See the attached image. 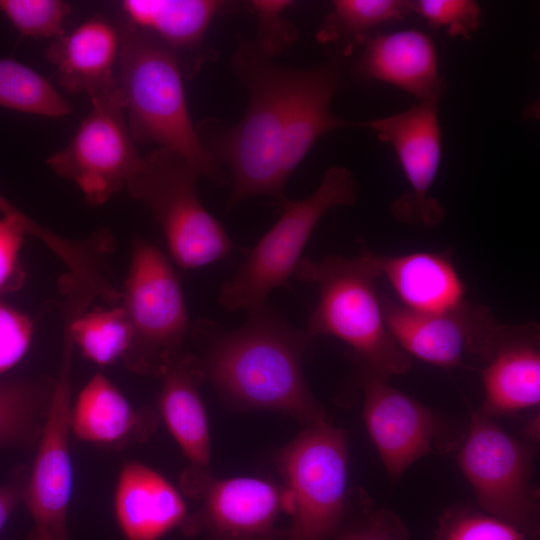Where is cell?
Returning a JSON list of instances; mask_svg holds the SVG:
<instances>
[{"instance_id": "cell-1", "label": "cell", "mask_w": 540, "mask_h": 540, "mask_svg": "<svg viewBox=\"0 0 540 540\" xmlns=\"http://www.w3.org/2000/svg\"><path fill=\"white\" fill-rule=\"evenodd\" d=\"M247 313L246 322L231 330L205 318L191 324L204 380L239 407L286 413L305 425L325 420L303 374L313 336L266 303Z\"/></svg>"}, {"instance_id": "cell-2", "label": "cell", "mask_w": 540, "mask_h": 540, "mask_svg": "<svg viewBox=\"0 0 540 540\" xmlns=\"http://www.w3.org/2000/svg\"><path fill=\"white\" fill-rule=\"evenodd\" d=\"M119 29L116 77L134 142L155 143L181 156L199 176L225 183V174L191 120L177 55L127 22Z\"/></svg>"}, {"instance_id": "cell-3", "label": "cell", "mask_w": 540, "mask_h": 540, "mask_svg": "<svg viewBox=\"0 0 540 540\" xmlns=\"http://www.w3.org/2000/svg\"><path fill=\"white\" fill-rule=\"evenodd\" d=\"M233 68L247 91V107L238 124L222 133L209 154L228 166V209L256 196L283 203L286 182L281 172L283 110L289 68L266 56L255 41L241 42Z\"/></svg>"}, {"instance_id": "cell-4", "label": "cell", "mask_w": 540, "mask_h": 540, "mask_svg": "<svg viewBox=\"0 0 540 540\" xmlns=\"http://www.w3.org/2000/svg\"><path fill=\"white\" fill-rule=\"evenodd\" d=\"M294 275L317 285L319 298L306 331L344 342L360 371L389 379L406 373L411 358L390 334L373 275L359 256H329L321 261L302 258Z\"/></svg>"}, {"instance_id": "cell-5", "label": "cell", "mask_w": 540, "mask_h": 540, "mask_svg": "<svg viewBox=\"0 0 540 540\" xmlns=\"http://www.w3.org/2000/svg\"><path fill=\"white\" fill-rule=\"evenodd\" d=\"M357 199L353 174L343 166L324 173L317 189L300 200H286L276 223L247 253L236 274L221 287L219 303L228 311L250 312L274 289L287 286L320 219L332 208Z\"/></svg>"}, {"instance_id": "cell-6", "label": "cell", "mask_w": 540, "mask_h": 540, "mask_svg": "<svg viewBox=\"0 0 540 540\" xmlns=\"http://www.w3.org/2000/svg\"><path fill=\"white\" fill-rule=\"evenodd\" d=\"M290 497L291 525L284 540H328L349 515L348 440L326 419L305 429L276 458Z\"/></svg>"}, {"instance_id": "cell-7", "label": "cell", "mask_w": 540, "mask_h": 540, "mask_svg": "<svg viewBox=\"0 0 540 540\" xmlns=\"http://www.w3.org/2000/svg\"><path fill=\"white\" fill-rule=\"evenodd\" d=\"M198 177L181 156L158 147L143 156L125 188L159 223L172 259L183 269L217 262L233 250L224 228L199 200Z\"/></svg>"}, {"instance_id": "cell-8", "label": "cell", "mask_w": 540, "mask_h": 540, "mask_svg": "<svg viewBox=\"0 0 540 540\" xmlns=\"http://www.w3.org/2000/svg\"><path fill=\"white\" fill-rule=\"evenodd\" d=\"M119 305L132 337L122 360L132 372L160 377L166 365L184 353L190 326L177 275L165 254L152 243L133 239Z\"/></svg>"}, {"instance_id": "cell-9", "label": "cell", "mask_w": 540, "mask_h": 540, "mask_svg": "<svg viewBox=\"0 0 540 540\" xmlns=\"http://www.w3.org/2000/svg\"><path fill=\"white\" fill-rule=\"evenodd\" d=\"M535 446L507 433L495 420L471 409L457 463L474 490L479 509L539 536V491Z\"/></svg>"}, {"instance_id": "cell-10", "label": "cell", "mask_w": 540, "mask_h": 540, "mask_svg": "<svg viewBox=\"0 0 540 540\" xmlns=\"http://www.w3.org/2000/svg\"><path fill=\"white\" fill-rule=\"evenodd\" d=\"M90 100L92 108L70 142L46 164L74 182L88 205L100 206L126 188L143 156L129 132L119 86Z\"/></svg>"}, {"instance_id": "cell-11", "label": "cell", "mask_w": 540, "mask_h": 540, "mask_svg": "<svg viewBox=\"0 0 540 540\" xmlns=\"http://www.w3.org/2000/svg\"><path fill=\"white\" fill-rule=\"evenodd\" d=\"M181 488L199 500L181 529L187 535L206 534L207 540H284L276 522L289 514L290 497L284 486L257 477L216 478L210 470L187 469Z\"/></svg>"}, {"instance_id": "cell-12", "label": "cell", "mask_w": 540, "mask_h": 540, "mask_svg": "<svg viewBox=\"0 0 540 540\" xmlns=\"http://www.w3.org/2000/svg\"><path fill=\"white\" fill-rule=\"evenodd\" d=\"M74 347L69 319L65 318L60 368L23 496L33 521L27 540H68L67 514L73 488L69 415Z\"/></svg>"}, {"instance_id": "cell-13", "label": "cell", "mask_w": 540, "mask_h": 540, "mask_svg": "<svg viewBox=\"0 0 540 540\" xmlns=\"http://www.w3.org/2000/svg\"><path fill=\"white\" fill-rule=\"evenodd\" d=\"M363 418L392 482L421 458L458 448L464 433L387 378L360 371Z\"/></svg>"}, {"instance_id": "cell-14", "label": "cell", "mask_w": 540, "mask_h": 540, "mask_svg": "<svg viewBox=\"0 0 540 540\" xmlns=\"http://www.w3.org/2000/svg\"><path fill=\"white\" fill-rule=\"evenodd\" d=\"M439 102L421 100L405 111L357 124L394 149L409 185L410 190L392 203L393 216L424 227L438 225L445 216L441 203L430 196L442 156Z\"/></svg>"}, {"instance_id": "cell-15", "label": "cell", "mask_w": 540, "mask_h": 540, "mask_svg": "<svg viewBox=\"0 0 540 540\" xmlns=\"http://www.w3.org/2000/svg\"><path fill=\"white\" fill-rule=\"evenodd\" d=\"M385 321L397 345L411 358L441 368L463 367L473 354L487 360L503 324L490 309L467 301L445 313L411 311L381 295Z\"/></svg>"}, {"instance_id": "cell-16", "label": "cell", "mask_w": 540, "mask_h": 540, "mask_svg": "<svg viewBox=\"0 0 540 540\" xmlns=\"http://www.w3.org/2000/svg\"><path fill=\"white\" fill-rule=\"evenodd\" d=\"M342 81L339 64L290 69L283 110L281 172L285 182L324 134L353 126L331 111Z\"/></svg>"}, {"instance_id": "cell-17", "label": "cell", "mask_w": 540, "mask_h": 540, "mask_svg": "<svg viewBox=\"0 0 540 540\" xmlns=\"http://www.w3.org/2000/svg\"><path fill=\"white\" fill-rule=\"evenodd\" d=\"M359 257L374 278L383 277L405 308L445 313L466 302V286L449 252L380 255L368 250Z\"/></svg>"}, {"instance_id": "cell-18", "label": "cell", "mask_w": 540, "mask_h": 540, "mask_svg": "<svg viewBox=\"0 0 540 540\" xmlns=\"http://www.w3.org/2000/svg\"><path fill=\"white\" fill-rule=\"evenodd\" d=\"M539 337L535 323L503 324L481 370L484 400L478 411L495 418L539 406Z\"/></svg>"}, {"instance_id": "cell-19", "label": "cell", "mask_w": 540, "mask_h": 540, "mask_svg": "<svg viewBox=\"0 0 540 540\" xmlns=\"http://www.w3.org/2000/svg\"><path fill=\"white\" fill-rule=\"evenodd\" d=\"M363 46L355 67L361 79L390 84L418 101L440 99L446 90L436 46L427 33L411 28L377 34Z\"/></svg>"}, {"instance_id": "cell-20", "label": "cell", "mask_w": 540, "mask_h": 540, "mask_svg": "<svg viewBox=\"0 0 540 540\" xmlns=\"http://www.w3.org/2000/svg\"><path fill=\"white\" fill-rule=\"evenodd\" d=\"M115 517L126 540H160L188 516L181 493L162 474L139 462L125 463L114 494Z\"/></svg>"}, {"instance_id": "cell-21", "label": "cell", "mask_w": 540, "mask_h": 540, "mask_svg": "<svg viewBox=\"0 0 540 540\" xmlns=\"http://www.w3.org/2000/svg\"><path fill=\"white\" fill-rule=\"evenodd\" d=\"M119 48L120 29L94 17L55 39L46 56L63 89L93 98L118 88L114 68Z\"/></svg>"}, {"instance_id": "cell-22", "label": "cell", "mask_w": 540, "mask_h": 540, "mask_svg": "<svg viewBox=\"0 0 540 540\" xmlns=\"http://www.w3.org/2000/svg\"><path fill=\"white\" fill-rule=\"evenodd\" d=\"M157 423L153 410L133 407L101 373L83 387L69 415L70 431L79 440L115 448L148 439Z\"/></svg>"}, {"instance_id": "cell-23", "label": "cell", "mask_w": 540, "mask_h": 540, "mask_svg": "<svg viewBox=\"0 0 540 540\" xmlns=\"http://www.w3.org/2000/svg\"><path fill=\"white\" fill-rule=\"evenodd\" d=\"M159 410L170 433L189 460L188 469L210 470V434L198 387L204 381L195 355L172 359L161 373Z\"/></svg>"}, {"instance_id": "cell-24", "label": "cell", "mask_w": 540, "mask_h": 540, "mask_svg": "<svg viewBox=\"0 0 540 540\" xmlns=\"http://www.w3.org/2000/svg\"><path fill=\"white\" fill-rule=\"evenodd\" d=\"M223 5L217 0H125L121 4L128 24L158 38L177 57L202 44Z\"/></svg>"}, {"instance_id": "cell-25", "label": "cell", "mask_w": 540, "mask_h": 540, "mask_svg": "<svg viewBox=\"0 0 540 540\" xmlns=\"http://www.w3.org/2000/svg\"><path fill=\"white\" fill-rule=\"evenodd\" d=\"M54 379L0 382V447L38 441L49 409Z\"/></svg>"}, {"instance_id": "cell-26", "label": "cell", "mask_w": 540, "mask_h": 540, "mask_svg": "<svg viewBox=\"0 0 540 540\" xmlns=\"http://www.w3.org/2000/svg\"><path fill=\"white\" fill-rule=\"evenodd\" d=\"M412 13L411 1L336 0L318 32L323 43L344 45V52L363 45L382 25L402 20Z\"/></svg>"}, {"instance_id": "cell-27", "label": "cell", "mask_w": 540, "mask_h": 540, "mask_svg": "<svg viewBox=\"0 0 540 540\" xmlns=\"http://www.w3.org/2000/svg\"><path fill=\"white\" fill-rule=\"evenodd\" d=\"M0 106L53 118L71 113L70 103L45 76L11 58H0Z\"/></svg>"}, {"instance_id": "cell-28", "label": "cell", "mask_w": 540, "mask_h": 540, "mask_svg": "<svg viewBox=\"0 0 540 540\" xmlns=\"http://www.w3.org/2000/svg\"><path fill=\"white\" fill-rule=\"evenodd\" d=\"M434 540H537L499 518L467 506L443 511Z\"/></svg>"}, {"instance_id": "cell-29", "label": "cell", "mask_w": 540, "mask_h": 540, "mask_svg": "<svg viewBox=\"0 0 540 540\" xmlns=\"http://www.w3.org/2000/svg\"><path fill=\"white\" fill-rule=\"evenodd\" d=\"M0 11L22 35L55 40L72 8L62 0H0Z\"/></svg>"}, {"instance_id": "cell-30", "label": "cell", "mask_w": 540, "mask_h": 540, "mask_svg": "<svg viewBox=\"0 0 540 540\" xmlns=\"http://www.w3.org/2000/svg\"><path fill=\"white\" fill-rule=\"evenodd\" d=\"M411 9L450 36L468 39L481 25V8L473 0H417L411 1Z\"/></svg>"}, {"instance_id": "cell-31", "label": "cell", "mask_w": 540, "mask_h": 540, "mask_svg": "<svg viewBox=\"0 0 540 540\" xmlns=\"http://www.w3.org/2000/svg\"><path fill=\"white\" fill-rule=\"evenodd\" d=\"M293 2L285 0H255L252 7L259 22L258 48L272 58L296 38L294 26L283 18V12Z\"/></svg>"}, {"instance_id": "cell-32", "label": "cell", "mask_w": 540, "mask_h": 540, "mask_svg": "<svg viewBox=\"0 0 540 540\" xmlns=\"http://www.w3.org/2000/svg\"><path fill=\"white\" fill-rule=\"evenodd\" d=\"M337 540H408L403 521L387 509H373L366 501L359 518L345 522Z\"/></svg>"}, {"instance_id": "cell-33", "label": "cell", "mask_w": 540, "mask_h": 540, "mask_svg": "<svg viewBox=\"0 0 540 540\" xmlns=\"http://www.w3.org/2000/svg\"><path fill=\"white\" fill-rule=\"evenodd\" d=\"M26 234L27 227L18 218H0V295L16 291L24 283L20 251Z\"/></svg>"}, {"instance_id": "cell-34", "label": "cell", "mask_w": 540, "mask_h": 540, "mask_svg": "<svg viewBox=\"0 0 540 540\" xmlns=\"http://www.w3.org/2000/svg\"><path fill=\"white\" fill-rule=\"evenodd\" d=\"M32 334L33 324L27 315L0 303V375L23 358Z\"/></svg>"}, {"instance_id": "cell-35", "label": "cell", "mask_w": 540, "mask_h": 540, "mask_svg": "<svg viewBox=\"0 0 540 540\" xmlns=\"http://www.w3.org/2000/svg\"><path fill=\"white\" fill-rule=\"evenodd\" d=\"M28 473L29 470L20 467L9 482L0 485V532L10 514L23 501Z\"/></svg>"}, {"instance_id": "cell-36", "label": "cell", "mask_w": 540, "mask_h": 540, "mask_svg": "<svg viewBox=\"0 0 540 540\" xmlns=\"http://www.w3.org/2000/svg\"><path fill=\"white\" fill-rule=\"evenodd\" d=\"M3 200H4V196L0 193V205L2 204Z\"/></svg>"}]
</instances>
